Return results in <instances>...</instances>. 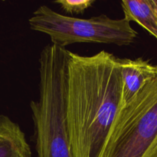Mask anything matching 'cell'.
Returning a JSON list of instances; mask_svg holds the SVG:
<instances>
[{
	"label": "cell",
	"instance_id": "6da1fadb",
	"mask_svg": "<svg viewBox=\"0 0 157 157\" xmlns=\"http://www.w3.org/2000/svg\"><path fill=\"white\" fill-rule=\"evenodd\" d=\"M119 61L106 51L89 56L69 52L66 114L74 157H104L122 107Z\"/></svg>",
	"mask_w": 157,
	"mask_h": 157
},
{
	"label": "cell",
	"instance_id": "7a4b0ae2",
	"mask_svg": "<svg viewBox=\"0 0 157 157\" xmlns=\"http://www.w3.org/2000/svg\"><path fill=\"white\" fill-rule=\"evenodd\" d=\"M69 52L52 44L40 52L39 97L30 103L38 157H74L66 114Z\"/></svg>",
	"mask_w": 157,
	"mask_h": 157
},
{
	"label": "cell",
	"instance_id": "3957f363",
	"mask_svg": "<svg viewBox=\"0 0 157 157\" xmlns=\"http://www.w3.org/2000/svg\"><path fill=\"white\" fill-rule=\"evenodd\" d=\"M32 30L48 35L52 44L60 48L76 43L130 45L138 33L125 18L115 19L100 15L88 18H75L39 6L29 19Z\"/></svg>",
	"mask_w": 157,
	"mask_h": 157
},
{
	"label": "cell",
	"instance_id": "277c9868",
	"mask_svg": "<svg viewBox=\"0 0 157 157\" xmlns=\"http://www.w3.org/2000/svg\"><path fill=\"white\" fill-rule=\"evenodd\" d=\"M104 157H157V75L120 109Z\"/></svg>",
	"mask_w": 157,
	"mask_h": 157
},
{
	"label": "cell",
	"instance_id": "5b68a950",
	"mask_svg": "<svg viewBox=\"0 0 157 157\" xmlns=\"http://www.w3.org/2000/svg\"><path fill=\"white\" fill-rule=\"evenodd\" d=\"M122 107L134 98L157 75V62L152 64L143 58H120Z\"/></svg>",
	"mask_w": 157,
	"mask_h": 157
},
{
	"label": "cell",
	"instance_id": "8992f818",
	"mask_svg": "<svg viewBox=\"0 0 157 157\" xmlns=\"http://www.w3.org/2000/svg\"><path fill=\"white\" fill-rule=\"evenodd\" d=\"M25 134L18 124L0 115V157H31Z\"/></svg>",
	"mask_w": 157,
	"mask_h": 157
},
{
	"label": "cell",
	"instance_id": "52a82bcc",
	"mask_svg": "<svg viewBox=\"0 0 157 157\" xmlns=\"http://www.w3.org/2000/svg\"><path fill=\"white\" fill-rule=\"evenodd\" d=\"M121 5L124 18L139 24L157 39V12L152 0H124Z\"/></svg>",
	"mask_w": 157,
	"mask_h": 157
},
{
	"label": "cell",
	"instance_id": "ba28073f",
	"mask_svg": "<svg viewBox=\"0 0 157 157\" xmlns=\"http://www.w3.org/2000/svg\"><path fill=\"white\" fill-rule=\"evenodd\" d=\"M94 2L95 0H57L55 2L64 12L72 15L83 14Z\"/></svg>",
	"mask_w": 157,
	"mask_h": 157
},
{
	"label": "cell",
	"instance_id": "9c48e42d",
	"mask_svg": "<svg viewBox=\"0 0 157 157\" xmlns=\"http://www.w3.org/2000/svg\"><path fill=\"white\" fill-rule=\"evenodd\" d=\"M152 1H153V6H154L155 9H156V11L157 12V0H152Z\"/></svg>",
	"mask_w": 157,
	"mask_h": 157
}]
</instances>
